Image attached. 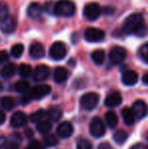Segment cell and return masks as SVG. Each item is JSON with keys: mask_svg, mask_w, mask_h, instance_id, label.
Returning a JSON list of instances; mask_svg holds the SVG:
<instances>
[{"mask_svg": "<svg viewBox=\"0 0 148 149\" xmlns=\"http://www.w3.org/2000/svg\"><path fill=\"white\" fill-rule=\"evenodd\" d=\"M16 72V65L14 63H7L2 67L1 71H0V75L4 78H9V77L13 76Z\"/></svg>", "mask_w": 148, "mask_h": 149, "instance_id": "ffe728a7", "label": "cell"}, {"mask_svg": "<svg viewBox=\"0 0 148 149\" xmlns=\"http://www.w3.org/2000/svg\"><path fill=\"white\" fill-rule=\"evenodd\" d=\"M69 72L65 67L59 66L54 71V79L57 83H63L68 79Z\"/></svg>", "mask_w": 148, "mask_h": 149, "instance_id": "d6986e66", "label": "cell"}, {"mask_svg": "<svg viewBox=\"0 0 148 149\" xmlns=\"http://www.w3.org/2000/svg\"><path fill=\"white\" fill-rule=\"evenodd\" d=\"M128 136L129 135L126 131H124V130H118L117 132H115L113 138H114L115 142H116L117 144L121 145V144L126 142V140L128 139Z\"/></svg>", "mask_w": 148, "mask_h": 149, "instance_id": "484cf974", "label": "cell"}, {"mask_svg": "<svg viewBox=\"0 0 148 149\" xmlns=\"http://www.w3.org/2000/svg\"><path fill=\"white\" fill-rule=\"evenodd\" d=\"M50 68L47 65H38L34 70V79L36 81H44L49 77Z\"/></svg>", "mask_w": 148, "mask_h": 149, "instance_id": "4fadbf2b", "label": "cell"}, {"mask_svg": "<svg viewBox=\"0 0 148 149\" xmlns=\"http://www.w3.org/2000/svg\"><path fill=\"white\" fill-rule=\"evenodd\" d=\"M126 55V50L124 48L120 47V46H115L114 48H112V50L109 53V60L114 65L120 64L125 60Z\"/></svg>", "mask_w": 148, "mask_h": 149, "instance_id": "ba28073f", "label": "cell"}, {"mask_svg": "<svg viewBox=\"0 0 148 149\" xmlns=\"http://www.w3.org/2000/svg\"><path fill=\"white\" fill-rule=\"evenodd\" d=\"M75 11H76V7L71 0H59L55 2L54 14L56 15L70 17L75 13Z\"/></svg>", "mask_w": 148, "mask_h": 149, "instance_id": "7a4b0ae2", "label": "cell"}, {"mask_svg": "<svg viewBox=\"0 0 148 149\" xmlns=\"http://www.w3.org/2000/svg\"><path fill=\"white\" fill-rule=\"evenodd\" d=\"M30 55L34 59H41L45 55V49L44 46L39 42H35L30 47Z\"/></svg>", "mask_w": 148, "mask_h": 149, "instance_id": "e0dca14e", "label": "cell"}, {"mask_svg": "<svg viewBox=\"0 0 148 149\" xmlns=\"http://www.w3.org/2000/svg\"><path fill=\"white\" fill-rule=\"evenodd\" d=\"M14 88L18 92H28L30 88V83L26 80H19L14 84Z\"/></svg>", "mask_w": 148, "mask_h": 149, "instance_id": "4dcf8cb0", "label": "cell"}, {"mask_svg": "<svg viewBox=\"0 0 148 149\" xmlns=\"http://www.w3.org/2000/svg\"><path fill=\"white\" fill-rule=\"evenodd\" d=\"M83 14L88 20H97L101 14V7L99 3L91 2L84 6Z\"/></svg>", "mask_w": 148, "mask_h": 149, "instance_id": "277c9868", "label": "cell"}, {"mask_svg": "<svg viewBox=\"0 0 148 149\" xmlns=\"http://www.w3.org/2000/svg\"><path fill=\"white\" fill-rule=\"evenodd\" d=\"M132 110L134 112L135 118L137 119H143L147 116L148 114V106L146 102H143L141 100H138L136 102H134L132 106Z\"/></svg>", "mask_w": 148, "mask_h": 149, "instance_id": "9c48e42d", "label": "cell"}, {"mask_svg": "<svg viewBox=\"0 0 148 149\" xmlns=\"http://www.w3.org/2000/svg\"><path fill=\"white\" fill-rule=\"evenodd\" d=\"M105 36V31L97 28H88L84 31V39L90 43H97L103 41Z\"/></svg>", "mask_w": 148, "mask_h": 149, "instance_id": "52a82bcc", "label": "cell"}, {"mask_svg": "<svg viewBox=\"0 0 148 149\" xmlns=\"http://www.w3.org/2000/svg\"><path fill=\"white\" fill-rule=\"evenodd\" d=\"M44 8L39 2H32V3L28 5V15L32 18H38L42 15V12H43Z\"/></svg>", "mask_w": 148, "mask_h": 149, "instance_id": "ac0fdd59", "label": "cell"}, {"mask_svg": "<svg viewBox=\"0 0 148 149\" xmlns=\"http://www.w3.org/2000/svg\"><path fill=\"white\" fill-rule=\"evenodd\" d=\"M123 30L128 35H134L136 37H145L148 33V29L141 13L130 14L125 19Z\"/></svg>", "mask_w": 148, "mask_h": 149, "instance_id": "6da1fadb", "label": "cell"}, {"mask_svg": "<svg viewBox=\"0 0 148 149\" xmlns=\"http://www.w3.org/2000/svg\"><path fill=\"white\" fill-rule=\"evenodd\" d=\"M139 56L144 61L145 63H148V43L143 44L139 49Z\"/></svg>", "mask_w": 148, "mask_h": 149, "instance_id": "d6a6232c", "label": "cell"}, {"mask_svg": "<svg viewBox=\"0 0 148 149\" xmlns=\"http://www.w3.org/2000/svg\"><path fill=\"white\" fill-rule=\"evenodd\" d=\"M130 149H146V147H145V145L142 143H136L131 146Z\"/></svg>", "mask_w": 148, "mask_h": 149, "instance_id": "ab89813d", "label": "cell"}, {"mask_svg": "<svg viewBox=\"0 0 148 149\" xmlns=\"http://www.w3.org/2000/svg\"><path fill=\"white\" fill-rule=\"evenodd\" d=\"M26 134H28V137H32V136H33V132H32V130H31V129H28V130H26Z\"/></svg>", "mask_w": 148, "mask_h": 149, "instance_id": "ee69618b", "label": "cell"}, {"mask_svg": "<svg viewBox=\"0 0 148 149\" xmlns=\"http://www.w3.org/2000/svg\"><path fill=\"white\" fill-rule=\"evenodd\" d=\"M37 130L41 134L47 135V134H49L50 131L52 130V123L50 121H47V120H44V121L39 122V123H37Z\"/></svg>", "mask_w": 148, "mask_h": 149, "instance_id": "d4e9b609", "label": "cell"}, {"mask_svg": "<svg viewBox=\"0 0 148 149\" xmlns=\"http://www.w3.org/2000/svg\"><path fill=\"white\" fill-rule=\"evenodd\" d=\"M8 58H9V54H8L7 52L4 51V50L0 51V64L6 62V61L8 60Z\"/></svg>", "mask_w": 148, "mask_h": 149, "instance_id": "74e56055", "label": "cell"}, {"mask_svg": "<svg viewBox=\"0 0 148 149\" xmlns=\"http://www.w3.org/2000/svg\"><path fill=\"white\" fill-rule=\"evenodd\" d=\"M99 96L95 92H87L84 93L80 98V106L85 111H91L97 106Z\"/></svg>", "mask_w": 148, "mask_h": 149, "instance_id": "3957f363", "label": "cell"}, {"mask_svg": "<svg viewBox=\"0 0 148 149\" xmlns=\"http://www.w3.org/2000/svg\"><path fill=\"white\" fill-rule=\"evenodd\" d=\"M73 126L69 122H63L57 127V134L61 138H69L73 134Z\"/></svg>", "mask_w": 148, "mask_h": 149, "instance_id": "5bb4252c", "label": "cell"}, {"mask_svg": "<svg viewBox=\"0 0 148 149\" xmlns=\"http://www.w3.org/2000/svg\"><path fill=\"white\" fill-rule=\"evenodd\" d=\"M16 19L11 15H7L5 18L0 20V29L5 33H12L16 29Z\"/></svg>", "mask_w": 148, "mask_h": 149, "instance_id": "30bf717a", "label": "cell"}, {"mask_svg": "<svg viewBox=\"0 0 148 149\" xmlns=\"http://www.w3.org/2000/svg\"><path fill=\"white\" fill-rule=\"evenodd\" d=\"M28 123V118L24 112H16L10 118V125L13 128H20L26 126Z\"/></svg>", "mask_w": 148, "mask_h": 149, "instance_id": "7c38bea8", "label": "cell"}, {"mask_svg": "<svg viewBox=\"0 0 148 149\" xmlns=\"http://www.w3.org/2000/svg\"><path fill=\"white\" fill-rule=\"evenodd\" d=\"M138 81V74L134 70H127L122 75V82L127 86L135 85Z\"/></svg>", "mask_w": 148, "mask_h": 149, "instance_id": "2e32d148", "label": "cell"}, {"mask_svg": "<svg viewBox=\"0 0 148 149\" xmlns=\"http://www.w3.org/2000/svg\"><path fill=\"white\" fill-rule=\"evenodd\" d=\"M0 104H1L2 108H4L5 110L9 111L12 110L15 106V102L11 96H3L0 100Z\"/></svg>", "mask_w": 148, "mask_h": 149, "instance_id": "4316f807", "label": "cell"}, {"mask_svg": "<svg viewBox=\"0 0 148 149\" xmlns=\"http://www.w3.org/2000/svg\"><path fill=\"white\" fill-rule=\"evenodd\" d=\"M62 115H63V111L59 108V107H52L48 110L47 117H49L53 122H58L61 119Z\"/></svg>", "mask_w": 148, "mask_h": 149, "instance_id": "7402d4cb", "label": "cell"}, {"mask_svg": "<svg viewBox=\"0 0 148 149\" xmlns=\"http://www.w3.org/2000/svg\"><path fill=\"white\" fill-rule=\"evenodd\" d=\"M122 95L120 92L118 91H113L109 95H107L105 100V104L109 108H114V107H118L122 104Z\"/></svg>", "mask_w": 148, "mask_h": 149, "instance_id": "9a60e30c", "label": "cell"}, {"mask_svg": "<svg viewBox=\"0 0 148 149\" xmlns=\"http://www.w3.org/2000/svg\"><path fill=\"white\" fill-rule=\"evenodd\" d=\"M8 12H9V8H8L7 4L0 3V20H2L7 15H9Z\"/></svg>", "mask_w": 148, "mask_h": 149, "instance_id": "e575fe53", "label": "cell"}, {"mask_svg": "<svg viewBox=\"0 0 148 149\" xmlns=\"http://www.w3.org/2000/svg\"><path fill=\"white\" fill-rule=\"evenodd\" d=\"M122 117L123 120H124L125 124L128 126H131L134 124L135 122V115L134 112H133L132 109L130 108H125L122 110Z\"/></svg>", "mask_w": 148, "mask_h": 149, "instance_id": "44dd1931", "label": "cell"}, {"mask_svg": "<svg viewBox=\"0 0 148 149\" xmlns=\"http://www.w3.org/2000/svg\"><path fill=\"white\" fill-rule=\"evenodd\" d=\"M89 132H90V134L93 137H97V138H99L105 135L106 133L105 124L103 123V121L99 117H94L90 121V124H89Z\"/></svg>", "mask_w": 148, "mask_h": 149, "instance_id": "5b68a950", "label": "cell"}, {"mask_svg": "<svg viewBox=\"0 0 148 149\" xmlns=\"http://www.w3.org/2000/svg\"><path fill=\"white\" fill-rule=\"evenodd\" d=\"M97 149H114V148H113V146L110 143H108V142H103V143L99 144Z\"/></svg>", "mask_w": 148, "mask_h": 149, "instance_id": "f35d334b", "label": "cell"}, {"mask_svg": "<svg viewBox=\"0 0 148 149\" xmlns=\"http://www.w3.org/2000/svg\"><path fill=\"white\" fill-rule=\"evenodd\" d=\"M142 80H143V82H144L145 84H147V85H148V72H147V73H145V74L143 75Z\"/></svg>", "mask_w": 148, "mask_h": 149, "instance_id": "7bdbcfd3", "label": "cell"}, {"mask_svg": "<svg viewBox=\"0 0 148 149\" xmlns=\"http://www.w3.org/2000/svg\"><path fill=\"white\" fill-rule=\"evenodd\" d=\"M50 56L54 60H62L66 56L67 49L66 46L62 42H55L50 48Z\"/></svg>", "mask_w": 148, "mask_h": 149, "instance_id": "8992f818", "label": "cell"}, {"mask_svg": "<svg viewBox=\"0 0 148 149\" xmlns=\"http://www.w3.org/2000/svg\"><path fill=\"white\" fill-rule=\"evenodd\" d=\"M51 86L48 84H39L34 86V88H32V91L30 92L31 97L35 98V100H40V98L45 97L46 95L51 92Z\"/></svg>", "mask_w": 148, "mask_h": 149, "instance_id": "8fae6325", "label": "cell"}, {"mask_svg": "<svg viewBox=\"0 0 148 149\" xmlns=\"http://www.w3.org/2000/svg\"><path fill=\"white\" fill-rule=\"evenodd\" d=\"M26 149H45L43 147L41 143L37 140H32V141L28 143V145L26 146Z\"/></svg>", "mask_w": 148, "mask_h": 149, "instance_id": "d590c367", "label": "cell"}, {"mask_svg": "<svg viewBox=\"0 0 148 149\" xmlns=\"http://www.w3.org/2000/svg\"><path fill=\"white\" fill-rule=\"evenodd\" d=\"M47 117V112L44 110H38L36 112H34L32 115H31L30 119L32 122L34 123H39L41 121H44V119Z\"/></svg>", "mask_w": 148, "mask_h": 149, "instance_id": "83f0119b", "label": "cell"}, {"mask_svg": "<svg viewBox=\"0 0 148 149\" xmlns=\"http://www.w3.org/2000/svg\"><path fill=\"white\" fill-rule=\"evenodd\" d=\"M32 66L28 64H22L19 67H18V73H19V75L22 77H24V78H26V77H28L31 74H32Z\"/></svg>", "mask_w": 148, "mask_h": 149, "instance_id": "f546056e", "label": "cell"}, {"mask_svg": "<svg viewBox=\"0 0 148 149\" xmlns=\"http://www.w3.org/2000/svg\"><path fill=\"white\" fill-rule=\"evenodd\" d=\"M44 142H45V144L47 146H50V147H52V146H55L58 144V139L57 137H56L55 135H53V134H47V135L44 137Z\"/></svg>", "mask_w": 148, "mask_h": 149, "instance_id": "1f68e13d", "label": "cell"}, {"mask_svg": "<svg viewBox=\"0 0 148 149\" xmlns=\"http://www.w3.org/2000/svg\"><path fill=\"white\" fill-rule=\"evenodd\" d=\"M54 7H55V3L53 1H48L44 5V10L47 11L48 13H54Z\"/></svg>", "mask_w": 148, "mask_h": 149, "instance_id": "8d00e7d4", "label": "cell"}, {"mask_svg": "<svg viewBox=\"0 0 148 149\" xmlns=\"http://www.w3.org/2000/svg\"><path fill=\"white\" fill-rule=\"evenodd\" d=\"M2 89H3V84H2V83L0 82V91H1Z\"/></svg>", "mask_w": 148, "mask_h": 149, "instance_id": "f6af8a7d", "label": "cell"}, {"mask_svg": "<svg viewBox=\"0 0 148 149\" xmlns=\"http://www.w3.org/2000/svg\"><path fill=\"white\" fill-rule=\"evenodd\" d=\"M6 143V138L4 136H0V148H2Z\"/></svg>", "mask_w": 148, "mask_h": 149, "instance_id": "b9f144b4", "label": "cell"}, {"mask_svg": "<svg viewBox=\"0 0 148 149\" xmlns=\"http://www.w3.org/2000/svg\"><path fill=\"white\" fill-rule=\"evenodd\" d=\"M105 119H106V123H107L108 127L111 128V129H114L117 125H118V116L117 114L114 112V111H110L106 114L105 116Z\"/></svg>", "mask_w": 148, "mask_h": 149, "instance_id": "603a6c76", "label": "cell"}, {"mask_svg": "<svg viewBox=\"0 0 148 149\" xmlns=\"http://www.w3.org/2000/svg\"><path fill=\"white\" fill-rule=\"evenodd\" d=\"M76 149H92V144L87 139H79L76 144Z\"/></svg>", "mask_w": 148, "mask_h": 149, "instance_id": "836d02e7", "label": "cell"}, {"mask_svg": "<svg viewBox=\"0 0 148 149\" xmlns=\"http://www.w3.org/2000/svg\"><path fill=\"white\" fill-rule=\"evenodd\" d=\"M91 59L97 65H101L106 60V54L104 50H94L91 53Z\"/></svg>", "mask_w": 148, "mask_h": 149, "instance_id": "cb8c5ba5", "label": "cell"}, {"mask_svg": "<svg viewBox=\"0 0 148 149\" xmlns=\"http://www.w3.org/2000/svg\"><path fill=\"white\" fill-rule=\"evenodd\" d=\"M24 47L22 44H15V45L12 46L11 50H10V54H11L12 57L19 58L24 54Z\"/></svg>", "mask_w": 148, "mask_h": 149, "instance_id": "f1b7e54d", "label": "cell"}, {"mask_svg": "<svg viewBox=\"0 0 148 149\" xmlns=\"http://www.w3.org/2000/svg\"><path fill=\"white\" fill-rule=\"evenodd\" d=\"M5 119H6V117H5V114H4V112L0 110V125H2V124L5 122Z\"/></svg>", "mask_w": 148, "mask_h": 149, "instance_id": "60d3db41", "label": "cell"}]
</instances>
